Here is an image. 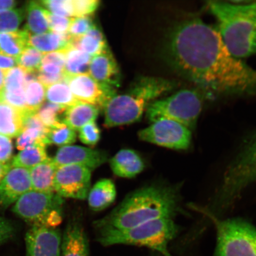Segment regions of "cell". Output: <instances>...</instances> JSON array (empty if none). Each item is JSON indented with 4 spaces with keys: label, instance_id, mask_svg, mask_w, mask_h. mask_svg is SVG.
Masks as SVG:
<instances>
[{
    "label": "cell",
    "instance_id": "obj_1",
    "mask_svg": "<svg viewBox=\"0 0 256 256\" xmlns=\"http://www.w3.org/2000/svg\"><path fill=\"white\" fill-rule=\"evenodd\" d=\"M164 49L176 73L201 88L219 94H256V70L234 56L217 28L200 18L174 25Z\"/></svg>",
    "mask_w": 256,
    "mask_h": 256
},
{
    "label": "cell",
    "instance_id": "obj_2",
    "mask_svg": "<svg viewBox=\"0 0 256 256\" xmlns=\"http://www.w3.org/2000/svg\"><path fill=\"white\" fill-rule=\"evenodd\" d=\"M179 194L175 188L151 185L132 192L108 216L98 220L99 230H124L160 218H172L179 211Z\"/></svg>",
    "mask_w": 256,
    "mask_h": 256
},
{
    "label": "cell",
    "instance_id": "obj_3",
    "mask_svg": "<svg viewBox=\"0 0 256 256\" xmlns=\"http://www.w3.org/2000/svg\"><path fill=\"white\" fill-rule=\"evenodd\" d=\"M206 7L234 56L240 60L256 55V2L209 1Z\"/></svg>",
    "mask_w": 256,
    "mask_h": 256
},
{
    "label": "cell",
    "instance_id": "obj_4",
    "mask_svg": "<svg viewBox=\"0 0 256 256\" xmlns=\"http://www.w3.org/2000/svg\"><path fill=\"white\" fill-rule=\"evenodd\" d=\"M176 88L177 83L164 78L146 76L138 80L126 94H115L106 101L102 106L105 126L136 122L150 104Z\"/></svg>",
    "mask_w": 256,
    "mask_h": 256
},
{
    "label": "cell",
    "instance_id": "obj_5",
    "mask_svg": "<svg viewBox=\"0 0 256 256\" xmlns=\"http://www.w3.org/2000/svg\"><path fill=\"white\" fill-rule=\"evenodd\" d=\"M256 182V132L242 148L224 174L223 180L212 203L204 210L216 216L231 206L242 191Z\"/></svg>",
    "mask_w": 256,
    "mask_h": 256
},
{
    "label": "cell",
    "instance_id": "obj_6",
    "mask_svg": "<svg viewBox=\"0 0 256 256\" xmlns=\"http://www.w3.org/2000/svg\"><path fill=\"white\" fill-rule=\"evenodd\" d=\"M98 242L104 247L126 244L146 247L164 256H171L168 246L178 234V227L172 218H160L133 227L100 229Z\"/></svg>",
    "mask_w": 256,
    "mask_h": 256
},
{
    "label": "cell",
    "instance_id": "obj_7",
    "mask_svg": "<svg viewBox=\"0 0 256 256\" xmlns=\"http://www.w3.org/2000/svg\"><path fill=\"white\" fill-rule=\"evenodd\" d=\"M216 226L217 242L214 256H256V228L239 218L220 220L195 207Z\"/></svg>",
    "mask_w": 256,
    "mask_h": 256
},
{
    "label": "cell",
    "instance_id": "obj_8",
    "mask_svg": "<svg viewBox=\"0 0 256 256\" xmlns=\"http://www.w3.org/2000/svg\"><path fill=\"white\" fill-rule=\"evenodd\" d=\"M202 106L203 98L199 92L184 89L152 102L146 108V118L152 123L161 120H174L192 130Z\"/></svg>",
    "mask_w": 256,
    "mask_h": 256
},
{
    "label": "cell",
    "instance_id": "obj_9",
    "mask_svg": "<svg viewBox=\"0 0 256 256\" xmlns=\"http://www.w3.org/2000/svg\"><path fill=\"white\" fill-rule=\"evenodd\" d=\"M64 200L56 193L48 194L33 190L16 202L12 212L32 226H46L48 216L62 209Z\"/></svg>",
    "mask_w": 256,
    "mask_h": 256
},
{
    "label": "cell",
    "instance_id": "obj_10",
    "mask_svg": "<svg viewBox=\"0 0 256 256\" xmlns=\"http://www.w3.org/2000/svg\"><path fill=\"white\" fill-rule=\"evenodd\" d=\"M139 138L166 148L184 150L190 148L192 130L176 122L161 120L140 130Z\"/></svg>",
    "mask_w": 256,
    "mask_h": 256
},
{
    "label": "cell",
    "instance_id": "obj_11",
    "mask_svg": "<svg viewBox=\"0 0 256 256\" xmlns=\"http://www.w3.org/2000/svg\"><path fill=\"white\" fill-rule=\"evenodd\" d=\"M91 177L90 170L82 166H60L56 172L54 191L62 198L84 200L90 190Z\"/></svg>",
    "mask_w": 256,
    "mask_h": 256
},
{
    "label": "cell",
    "instance_id": "obj_12",
    "mask_svg": "<svg viewBox=\"0 0 256 256\" xmlns=\"http://www.w3.org/2000/svg\"><path fill=\"white\" fill-rule=\"evenodd\" d=\"M88 74L100 85L108 99L116 94L117 88L120 86V72L108 48L92 58Z\"/></svg>",
    "mask_w": 256,
    "mask_h": 256
},
{
    "label": "cell",
    "instance_id": "obj_13",
    "mask_svg": "<svg viewBox=\"0 0 256 256\" xmlns=\"http://www.w3.org/2000/svg\"><path fill=\"white\" fill-rule=\"evenodd\" d=\"M62 242L60 230L32 226L25 236L26 256H60Z\"/></svg>",
    "mask_w": 256,
    "mask_h": 256
},
{
    "label": "cell",
    "instance_id": "obj_14",
    "mask_svg": "<svg viewBox=\"0 0 256 256\" xmlns=\"http://www.w3.org/2000/svg\"><path fill=\"white\" fill-rule=\"evenodd\" d=\"M52 160L57 168L76 165L92 171L104 164L108 160V156L102 150L72 145L60 147Z\"/></svg>",
    "mask_w": 256,
    "mask_h": 256
},
{
    "label": "cell",
    "instance_id": "obj_15",
    "mask_svg": "<svg viewBox=\"0 0 256 256\" xmlns=\"http://www.w3.org/2000/svg\"><path fill=\"white\" fill-rule=\"evenodd\" d=\"M31 190L30 170L12 168L0 183V210L7 209Z\"/></svg>",
    "mask_w": 256,
    "mask_h": 256
},
{
    "label": "cell",
    "instance_id": "obj_16",
    "mask_svg": "<svg viewBox=\"0 0 256 256\" xmlns=\"http://www.w3.org/2000/svg\"><path fill=\"white\" fill-rule=\"evenodd\" d=\"M64 81L68 84L76 100L80 102L100 108L108 99L103 89L88 73L65 76Z\"/></svg>",
    "mask_w": 256,
    "mask_h": 256
},
{
    "label": "cell",
    "instance_id": "obj_17",
    "mask_svg": "<svg viewBox=\"0 0 256 256\" xmlns=\"http://www.w3.org/2000/svg\"><path fill=\"white\" fill-rule=\"evenodd\" d=\"M60 256H89V243L84 228L76 220L66 226L62 236Z\"/></svg>",
    "mask_w": 256,
    "mask_h": 256
},
{
    "label": "cell",
    "instance_id": "obj_18",
    "mask_svg": "<svg viewBox=\"0 0 256 256\" xmlns=\"http://www.w3.org/2000/svg\"><path fill=\"white\" fill-rule=\"evenodd\" d=\"M112 171L118 177L133 178L142 172L145 164L138 153L131 149H123L110 160Z\"/></svg>",
    "mask_w": 256,
    "mask_h": 256
},
{
    "label": "cell",
    "instance_id": "obj_19",
    "mask_svg": "<svg viewBox=\"0 0 256 256\" xmlns=\"http://www.w3.org/2000/svg\"><path fill=\"white\" fill-rule=\"evenodd\" d=\"M99 108L84 102L78 103L66 108L62 118V122L73 130H78L82 126L95 122Z\"/></svg>",
    "mask_w": 256,
    "mask_h": 256
},
{
    "label": "cell",
    "instance_id": "obj_20",
    "mask_svg": "<svg viewBox=\"0 0 256 256\" xmlns=\"http://www.w3.org/2000/svg\"><path fill=\"white\" fill-rule=\"evenodd\" d=\"M56 168L52 158H49L30 169L32 190L44 193H55L54 179Z\"/></svg>",
    "mask_w": 256,
    "mask_h": 256
},
{
    "label": "cell",
    "instance_id": "obj_21",
    "mask_svg": "<svg viewBox=\"0 0 256 256\" xmlns=\"http://www.w3.org/2000/svg\"><path fill=\"white\" fill-rule=\"evenodd\" d=\"M72 37L68 34H58L48 32L39 34H30L28 46L39 50L42 54H48L66 50L70 46Z\"/></svg>",
    "mask_w": 256,
    "mask_h": 256
},
{
    "label": "cell",
    "instance_id": "obj_22",
    "mask_svg": "<svg viewBox=\"0 0 256 256\" xmlns=\"http://www.w3.org/2000/svg\"><path fill=\"white\" fill-rule=\"evenodd\" d=\"M116 196V190L113 181L102 179L90 190L88 196L89 207L92 210L101 211L111 206Z\"/></svg>",
    "mask_w": 256,
    "mask_h": 256
},
{
    "label": "cell",
    "instance_id": "obj_23",
    "mask_svg": "<svg viewBox=\"0 0 256 256\" xmlns=\"http://www.w3.org/2000/svg\"><path fill=\"white\" fill-rule=\"evenodd\" d=\"M70 44L91 56L99 55L108 48L104 34L96 26L82 36L72 38Z\"/></svg>",
    "mask_w": 256,
    "mask_h": 256
},
{
    "label": "cell",
    "instance_id": "obj_24",
    "mask_svg": "<svg viewBox=\"0 0 256 256\" xmlns=\"http://www.w3.org/2000/svg\"><path fill=\"white\" fill-rule=\"evenodd\" d=\"M0 102V134L9 138L18 136L23 127V112Z\"/></svg>",
    "mask_w": 256,
    "mask_h": 256
},
{
    "label": "cell",
    "instance_id": "obj_25",
    "mask_svg": "<svg viewBox=\"0 0 256 256\" xmlns=\"http://www.w3.org/2000/svg\"><path fill=\"white\" fill-rule=\"evenodd\" d=\"M30 34L24 30L0 34V55L17 58L28 46Z\"/></svg>",
    "mask_w": 256,
    "mask_h": 256
},
{
    "label": "cell",
    "instance_id": "obj_26",
    "mask_svg": "<svg viewBox=\"0 0 256 256\" xmlns=\"http://www.w3.org/2000/svg\"><path fill=\"white\" fill-rule=\"evenodd\" d=\"M25 14L27 22L24 30L30 34H39L50 32L49 23L47 18V10L38 2L32 1L26 5Z\"/></svg>",
    "mask_w": 256,
    "mask_h": 256
},
{
    "label": "cell",
    "instance_id": "obj_27",
    "mask_svg": "<svg viewBox=\"0 0 256 256\" xmlns=\"http://www.w3.org/2000/svg\"><path fill=\"white\" fill-rule=\"evenodd\" d=\"M46 145L36 144L22 150L12 160V168L30 169L49 158L46 151Z\"/></svg>",
    "mask_w": 256,
    "mask_h": 256
},
{
    "label": "cell",
    "instance_id": "obj_28",
    "mask_svg": "<svg viewBox=\"0 0 256 256\" xmlns=\"http://www.w3.org/2000/svg\"><path fill=\"white\" fill-rule=\"evenodd\" d=\"M66 64L64 74L66 76L88 73L92 56L70 44L65 50Z\"/></svg>",
    "mask_w": 256,
    "mask_h": 256
},
{
    "label": "cell",
    "instance_id": "obj_29",
    "mask_svg": "<svg viewBox=\"0 0 256 256\" xmlns=\"http://www.w3.org/2000/svg\"><path fill=\"white\" fill-rule=\"evenodd\" d=\"M46 98L48 102L68 108L80 102L75 98L68 84L62 81L46 88Z\"/></svg>",
    "mask_w": 256,
    "mask_h": 256
},
{
    "label": "cell",
    "instance_id": "obj_30",
    "mask_svg": "<svg viewBox=\"0 0 256 256\" xmlns=\"http://www.w3.org/2000/svg\"><path fill=\"white\" fill-rule=\"evenodd\" d=\"M76 138V130L60 123L49 128L46 136L47 144H52L60 147L72 146Z\"/></svg>",
    "mask_w": 256,
    "mask_h": 256
},
{
    "label": "cell",
    "instance_id": "obj_31",
    "mask_svg": "<svg viewBox=\"0 0 256 256\" xmlns=\"http://www.w3.org/2000/svg\"><path fill=\"white\" fill-rule=\"evenodd\" d=\"M25 94L27 110L36 114L46 98V86L35 80L26 86Z\"/></svg>",
    "mask_w": 256,
    "mask_h": 256
},
{
    "label": "cell",
    "instance_id": "obj_32",
    "mask_svg": "<svg viewBox=\"0 0 256 256\" xmlns=\"http://www.w3.org/2000/svg\"><path fill=\"white\" fill-rule=\"evenodd\" d=\"M66 107L50 102H46L36 112V115L44 126L50 128L62 122V118Z\"/></svg>",
    "mask_w": 256,
    "mask_h": 256
},
{
    "label": "cell",
    "instance_id": "obj_33",
    "mask_svg": "<svg viewBox=\"0 0 256 256\" xmlns=\"http://www.w3.org/2000/svg\"><path fill=\"white\" fill-rule=\"evenodd\" d=\"M44 54L34 48L28 46L16 60L19 67L26 72H36L39 70Z\"/></svg>",
    "mask_w": 256,
    "mask_h": 256
},
{
    "label": "cell",
    "instance_id": "obj_34",
    "mask_svg": "<svg viewBox=\"0 0 256 256\" xmlns=\"http://www.w3.org/2000/svg\"><path fill=\"white\" fill-rule=\"evenodd\" d=\"M25 17L24 8L8 10L0 12V32H14Z\"/></svg>",
    "mask_w": 256,
    "mask_h": 256
},
{
    "label": "cell",
    "instance_id": "obj_35",
    "mask_svg": "<svg viewBox=\"0 0 256 256\" xmlns=\"http://www.w3.org/2000/svg\"><path fill=\"white\" fill-rule=\"evenodd\" d=\"M24 76L25 72L20 67H14L8 70L6 73L3 90L8 91L25 90L26 85L25 83Z\"/></svg>",
    "mask_w": 256,
    "mask_h": 256
},
{
    "label": "cell",
    "instance_id": "obj_36",
    "mask_svg": "<svg viewBox=\"0 0 256 256\" xmlns=\"http://www.w3.org/2000/svg\"><path fill=\"white\" fill-rule=\"evenodd\" d=\"M40 2L51 14L68 18L73 16L72 0H44Z\"/></svg>",
    "mask_w": 256,
    "mask_h": 256
},
{
    "label": "cell",
    "instance_id": "obj_37",
    "mask_svg": "<svg viewBox=\"0 0 256 256\" xmlns=\"http://www.w3.org/2000/svg\"><path fill=\"white\" fill-rule=\"evenodd\" d=\"M94 24L90 16L72 18L68 34L72 38H76L88 33Z\"/></svg>",
    "mask_w": 256,
    "mask_h": 256
},
{
    "label": "cell",
    "instance_id": "obj_38",
    "mask_svg": "<svg viewBox=\"0 0 256 256\" xmlns=\"http://www.w3.org/2000/svg\"><path fill=\"white\" fill-rule=\"evenodd\" d=\"M78 131L79 138L86 145L94 146L100 139V130L95 122L86 124Z\"/></svg>",
    "mask_w": 256,
    "mask_h": 256
},
{
    "label": "cell",
    "instance_id": "obj_39",
    "mask_svg": "<svg viewBox=\"0 0 256 256\" xmlns=\"http://www.w3.org/2000/svg\"><path fill=\"white\" fill-rule=\"evenodd\" d=\"M73 16L76 18L90 16L94 14L100 6L98 0H72Z\"/></svg>",
    "mask_w": 256,
    "mask_h": 256
},
{
    "label": "cell",
    "instance_id": "obj_40",
    "mask_svg": "<svg viewBox=\"0 0 256 256\" xmlns=\"http://www.w3.org/2000/svg\"><path fill=\"white\" fill-rule=\"evenodd\" d=\"M46 14L50 31L58 34H68L72 18L54 14L48 10Z\"/></svg>",
    "mask_w": 256,
    "mask_h": 256
},
{
    "label": "cell",
    "instance_id": "obj_41",
    "mask_svg": "<svg viewBox=\"0 0 256 256\" xmlns=\"http://www.w3.org/2000/svg\"><path fill=\"white\" fill-rule=\"evenodd\" d=\"M14 146L10 138L0 134V162L8 163L12 160Z\"/></svg>",
    "mask_w": 256,
    "mask_h": 256
},
{
    "label": "cell",
    "instance_id": "obj_42",
    "mask_svg": "<svg viewBox=\"0 0 256 256\" xmlns=\"http://www.w3.org/2000/svg\"><path fill=\"white\" fill-rule=\"evenodd\" d=\"M14 234V228L9 220L0 216V245L10 239Z\"/></svg>",
    "mask_w": 256,
    "mask_h": 256
},
{
    "label": "cell",
    "instance_id": "obj_43",
    "mask_svg": "<svg viewBox=\"0 0 256 256\" xmlns=\"http://www.w3.org/2000/svg\"><path fill=\"white\" fill-rule=\"evenodd\" d=\"M36 78L46 88L48 86L56 84V83L64 81L65 74L53 75L49 74L37 72Z\"/></svg>",
    "mask_w": 256,
    "mask_h": 256
},
{
    "label": "cell",
    "instance_id": "obj_44",
    "mask_svg": "<svg viewBox=\"0 0 256 256\" xmlns=\"http://www.w3.org/2000/svg\"><path fill=\"white\" fill-rule=\"evenodd\" d=\"M17 65V60L14 58L0 55V68L3 71L8 72Z\"/></svg>",
    "mask_w": 256,
    "mask_h": 256
},
{
    "label": "cell",
    "instance_id": "obj_45",
    "mask_svg": "<svg viewBox=\"0 0 256 256\" xmlns=\"http://www.w3.org/2000/svg\"><path fill=\"white\" fill-rule=\"evenodd\" d=\"M18 2L12 0H0V12L17 7Z\"/></svg>",
    "mask_w": 256,
    "mask_h": 256
},
{
    "label": "cell",
    "instance_id": "obj_46",
    "mask_svg": "<svg viewBox=\"0 0 256 256\" xmlns=\"http://www.w3.org/2000/svg\"><path fill=\"white\" fill-rule=\"evenodd\" d=\"M11 162L1 163L0 162V183L4 178L6 174L12 168Z\"/></svg>",
    "mask_w": 256,
    "mask_h": 256
},
{
    "label": "cell",
    "instance_id": "obj_47",
    "mask_svg": "<svg viewBox=\"0 0 256 256\" xmlns=\"http://www.w3.org/2000/svg\"><path fill=\"white\" fill-rule=\"evenodd\" d=\"M6 72H7L3 71V70L0 69V92H1L3 88H4V78Z\"/></svg>",
    "mask_w": 256,
    "mask_h": 256
}]
</instances>
